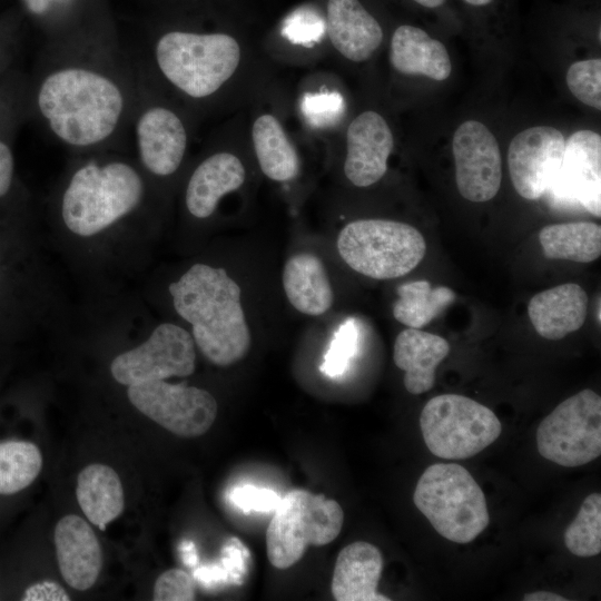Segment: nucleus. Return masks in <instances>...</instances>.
Segmentation results:
<instances>
[{
	"instance_id": "nucleus-6",
	"label": "nucleus",
	"mask_w": 601,
	"mask_h": 601,
	"mask_svg": "<svg viewBox=\"0 0 601 601\" xmlns=\"http://www.w3.org/2000/svg\"><path fill=\"white\" fill-rule=\"evenodd\" d=\"M337 250L355 272L375 279H392L412 272L426 253L415 227L387 219L348 223L337 238Z\"/></svg>"
},
{
	"instance_id": "nucleus-30",
	"label": "nucleus",
	"mask_w": 601,
	"mask_h": 601,
	"mask_svg": "<svg viewBox=\"0 0 601 601\" xmlns=\"http://www.w3.org/2000/svg\"><path fill=\"white\" fill-rule=\"evenodd\" d=\"M564 544L574 555L590 558L601 552V494L587 496L564 532Z\"/></svg>"
},
{
	"instance_id": "nucleus-16",
	"label": "nucleus",
	"mask_w": 601,
	"mask_h": 601,
	"mask_svg": "<svg viewBox=\"0 0 601 601\" xmlns=\"http://www.w3.org/2000/svg\"><path fill=\"white\" fill-rule=\"evenodd\" d=\"M135 135L139 157L154 175L169 176L180 166L187 147L186 128L170 109L152 106L137 118Z\"/></svg>"
},
{
	"instance_id": "nucleus-36",
	"label": "nucleus",
	"mask_w": 601,
	"mask_h": 601,
	"mask_svg": "<svg viewBox=\"0 0 601 601\" xmlns=\"http://www.w3.org/2000/svg\"><path fill=\"white\" fill-rule=\"evenodd\" d=\"M229 501L245 513L252 511H274L280 496L270 489L258 487L252 484L237 485L228 495Z\"/></svg>"
},
{
	"instance_id": "nucleus-17",
	"label": "nucleus",
	"mask_w": 601,
	"mask_h": 601,
	"mask_svg": "<svg viewBox=\"0 0 601 601\" xmlns=\"http://www.w3.org/2000/svg\"><path fill=\"white\" fill-rule=\"evenodd\" d=\"M55 545L63 580L76 590L91 588L102 565L101 546L92 528L81 516L66 515L55 528Z\"/></svg>"
},
{
	"instance_id": "nucleus-37",
	"label": "nucleus",
	"mask_w": 601,
	"mask_h": 601,
	"mask_svg": "<svg viewBox=\"0 0 601 601\" xmlns=\"http://www.w3.org/2000/svg\"><path fill=\"white\" fill-rule=\"evenodd\" d=\"M303 112L316 126L334 122L343 109V100L337 92L308 95L303 101Z\"/></svg>"
},
{
	"instance_id": "nucleus-5",
	"label": "nucleus",
	"mask_w": 601,
	"mask_h": 601,
	"mask_svg": "<svg viewBox=\"0 0 601 601\" xmlns=\"http://www.w3.org/2000/svg\"><path fill=\"white\" fill-rule=\"evenodd\" d=\"M155 59L164 77L193 98L216 92L236 71L240 48L226 33L170 31L155 47Z\"/></svg>"
},
{
	"instance_id": "nucleus-40",
	"label": "nucleus",
	"mask_w": 601,
	"mask_h": 601,
	"mask_svg": "<svg viewBox=\"0 0 601 601\" xmlns=\"http://www.w3.org/2000/svg\"><path fill=\"white\" fill-rule=\"evenodd\" d=\"M523 600L525 601H566L568 599L553 592L536 591V592L524 594Z\"/></svg>"
},
{
	"instance_id": "nucleus-20",
	"label": "nucleus",
	"mask_w": 601,
	"mask_h": 601,
	"mask_svg": "<svg viewBox=\"0 0 601 601\" xmlns=\"http://www.w3.org/2000/svg\"><path fill=\"white\" fill-rule=\"evenodd\" d=\"M528 314L540 336L561 339L584 324L588 296L575 283L561 284L535 294L529 302Z\"/></svg>"
},
{
	"instance_id": "nucleus-33",
	"label": "nucleus",
	"mask_w": 601,
	"mask_h": 601,
	"mask_svg": "<svg viewBox=\"0 0 601 601\" xmlns=\"http://www.w3.org/2000/svg\"><path fill=\"white\" fill-rule=\"evenodd\" d=\"M358 347V327L354 319L344 322L335 333L321 371L329 377L343 375Z\"/></svg>"
},
{
	"instance_id": "nucleus-35",
	"label": "nucleus",
	"mask_w": 601,
	"mask_h": 601,
	"mask_svg": "<svg viewBox=\"0 0 601 601\" xmlns=\"http://www.w3.org/2000/svg\"><path fill=\"white\" fill-rule=\"evenodd\" d=\"M156 601H190L195 599L194 579L184 570L170 569L161 573L154 585Z\"/></svg>"
},
{
	"instance_id": "nucleus-26",
	"label": "nucleus",
	"mask_w": 601,
	"mask_h": 601,
	"mask_svg": "<svg viewBox=\"0 0 601 601\" xmlns=\"http://www.w3.org/2000/svg\"><path fill=\"white\" fill-rule=\"evenodd\" d=\"M252 137L262 171L272 180L287 181L299 173V158L278 119L269 114L259 116Z\"/></svg>"
},
{
	"instance_id": "nucleus-39",
	"label": "nucleus",
	"mask_w": 601,
	"mask_h": 601,
	"mask_svg": "<svg viewBox=\"0 0 601 601\" xmlns=\"http://www.w3.org/2000/svg\"><path fill=\"white\" fill-rule=\"evenodd\" d=\"M13 156L7 144L0 140V197L4 196L12 183Z\"/></svg>"
},
{
	"instance_id": "nucleus-3",
	"label": "nucleus",
	"mask_w": 601,
	"mask_h": 601,
	"mask_svg": "<svg viewBox=\"0 0 601 601\" xmlns=\"http://www.w3.org/2000/svg\"><path fill=\"white\" fill-rule=\"evenodd\" d=\"M144 184L128 164L90 161L72 175L62 197L66 226L79 236H92L134 210Z\"/></svg>"
},
{
	"instance_id": "nucleus-31",
	"label": "nucleus",
	"mask_w": 601,
	"mask_h": 601,
	"mask_svg": "<svg viewBox=\"0 0 601 601\" xmlns=\"http://www.w3.org/2000/svg\"><path fill=\"white\" fill-rule=\"evenodd\" d=\"M248 551L242 542L231 538L223 548L221 566L210 565L195 571L194 577L206 585L227 581L240 583L246 573Z\"/></svg>"
},
{
	"instance_id": "nucleus-44",
	"label": "nucleus",
	"mask_w": 601,
	"mask_h": 601,
	"mask_svg": "<svg viewBox=\"0 0 601 601\" xmlns=\"http://www.w3.org/2000/svg\"><path fill=\"white\" fill-rule=\"evenodd\" d=\"M463 3L472 7V8H486L491 6L495 0H462Z\"/></svg>"
},
{
	"instance_id": "nucleus-42",
	"label": "nucleus",
	"mask_w": 601,
	"mask_h": 601,
	"mask_svg": "<svg viewBox=\"0 0 601 601\" xmlns=\"http://www.w3.org/2000/svg\"><path fill=\"white\" fill-rule=\"evenodd\" d=\"M422 8L434 10L443 7L447 0H412Z\"/></svg>"
},
{
	"instance_id": "nucleus-23",
	"label": "nucleus",
	"mask_w": 601,
	"mask_h": 601,
	"mask_svg": "<svg viewBox=\"0 0 601 601\" xmlns=\"http://www.w3.org/2000/svg\"><path fill=\"white\" fill-rule=\"evenodd\" d=\"M390 61L404 75H421L442 81L449 78L452 63L444 45L425 30L402 24L391 39Z\"/></svg>"
},
{
	"instance_id": "nucleus-14",
	"label": "nucleus",
	"mask_w": 601,
	"mask_h": 601,
	"mask_svg": "<svg viewBox=\"0 0 601 601\" xmlns=\"http://www.w3.org/2000/svg\"><path fill=\"white\" fill-rule=\"evenodd\" d=\"M554 200L577 204L601 216V137L589 129L565 140L559 173L549 190Z\"/></svg>"
},
{
	"instance_id": "nucleus-2",
	"label": "nucleus",
	"mask_w": 601,
	"mask_h": 601,
	"mask_svg": "<svg viewBox=\"0 0 601 601\" xmlns=\"http://www.w3.org/2000/svg\"><path fill=\"white\" fill-rule=\"evenodd\" d=\"M178 315L193 328V338L213 364L228 366L250 347V332L240 303V287L224 268L193 265L169 285Z\"/></svg>"
},
{
	"instance_id": "nucleus-32",
	"label": "nucleus",
	"mask_w": 601,
	"mask_h": 601,
	"mask_svg": "<svg viewBox=\"0 0 601 601\" xmlns=\"http://www.w3.org/2000/svg\"><path fill=\"white\" fill-rule=\"evenodd\" d=\"M566 85L572 95L590 107L601 109V59L572 63L566 71Z\"/></svg>"
},
{
	"instance_id": "nucleus-4",
	"label": "nucleus",
	"mask_w": 601,
	"mask_h": 601,
	"mask_svg": "<svg viewBox=\"0 0 601 601\" xmlns=\"http://www.w3.org/2000/svg\"><path fill=\"white\" fill-rule=\"evenodd\" d=\"M413 501L443 538L469 543L489 525L483 491L471 473L456 463H435L417 481Z\"/></svg>"
},
{
	"instance_id": "nucleus-13",
	"label": "nucleus",
	"mask_w": 601,
	"mask_h": 601,
	"mask_svg": "<svg viewBox=\"0 0 601 601\" xmlns=\"http://www.w3.org/2000/svg\"><path fill=\"white\" fill-rule=\"evenodd\" d=\"M564 148L562 132L549 126L530 127L512 139L508 166L521 197L534 200L549 190L561 167Z\"/></svg>"
},
{
	"instance_id": "nucleus-25",
	"label": "nucleus",
	"mask_w": 601,
	"mask_h": 601,
	"mask_svg": "<svg viewBox=\"0 0 601 601\" xmlns=\"http://www.w3.org/2000/svg\"><path fill=\"white\" fill-rule=\"evenodd\" d=\"M76 495L86 518L100 530L124 511L121 481L117 472L105 464L93 463L81 470Z\"/></svg>"
},
{
	"instance_id": "nucleus-29",
	"label": "nucleus",
	"mask_w": 601,
	"mask_h": 601,
	"mask_svg": "<svg viewBox=\"0 0 601 601\" xmlns=\"http://www.w3.org/2000/svg\"><path fill=\"white\" fill-rule=\"evenodd\" d=\"M42 467L40 450L26 441L0 443V494H14L28 487Z\"/></svg>"
},
{
	"instance_id": "nucleus-10",
	"label": "nucleus",
	"mask_w": 601,
	"mask_h": 601,
	"mask_svg": "<svg viewBox=\"0 0 601 601\" xmlns=\"http://www.w3.org/2000/svg\"><path fill=\"white\" fill-rule=\"evenodd\" d=\"M127 395L140 413L178 436L205 434L217 416L215 397L185 383L144 382L129 385Z\"/></svg>"
},
{
	"instance_id": "nucleus-18",
	"label": "nucleus",
	"mask_w": 601,
	"mask_h": 601,
	"mask_svg": "<svg viewBox=\"0 0 601 601\" xmlns=\"http://www.w3.org/2000/svg\"><path fill=\"white\" fill-rule=\"evenodd\" d=\"M326 29L333 47L346 59H370L383 40L380 22L359 0H328Z\"/></svg>"
},
{
	"instance_id": "nucleus-19",
	"label": "nucleus",
	"mask_w": 601,
	"mask_h": 601,
	"mask_svg": "<svg viewBox=\"0 0 601 601\" xmlns=\"http://www.w3.org/2000/svg\"><path fill=\"white\" fill-rule=\"evenodd\" d=\"M383 570L381 551L372 543L357 541L346 545L337 555L332 593L337 601H390L377 593Z\"/></svg>"
},
{
	"instance_id": "nucleus-15",
	"label": "nucleus",
	"mask_w": 601,
	"mask_h": 601,
	"mask_svg": "<svg viewBox=\"0 0 601 601\" xmlns=\"http://www.w3.org/2000/svg\"><path fill=\"white\" fill-rule=\"evenodd\" d=\"M394 139L386 120L376 111L359 114L346 132L344 173L357 187L377 183L386 173Z\"/></svg>"
},
{
	"instance_id": "nucleus-12",
	"label": "nucleus",
	"mask_w": 601,
	"mask_h": 601,
	"mask_svg": "<svg viewBox=\"0 0 601 601\" xmlns=\"http://www.w3.org/2000/svg\"><path fill=\"white\" fill-rule=\"evenodd\" d=\"M452 151L461 196L473 203L492 199L501 186L502 167L491 130L477 120L462 122L453 135Z\"/></svg>"
},
{
	"instance_id": "nucleus-8",
	"label": "nucleus",
	"mask_w": 601,
	"mask_h": 601,
	"mask_svg": "<svg viewBox=\"0 0 601 601\" xmlns=\"http://www.w3.org/2000/svg\"><path fill=\"white\" fill-rule=\"evenodd\" d=\"M420 426L430 452L445 460H464L483 451L501 434L492 410L459 394L431 398L420 415Z\"/></svg>"
},
{
	"instance_id": "nucleus-22",
	"label": "nucleus",
	"mask_w": 601,
	"mask_h": 601,
	"mask_svg": "<svg viewBox=\"0 0 601 601\" xmlns=\"http://www.w3.org/2000/svg\"><path fill=\"white\" fill-rule=\"evenodd\" d=\"M240 159L229 152H217L206 158L193 173L186 189V206L197 218H207L220 198L238 189L245 181Z\"/></svg>"
},
{
	"instance_id": "nucleus-9",
	"label": "nucleus",
	"mask_w": 601,
	"mask_h": 601,
	"mask_svg": "<svg viewBox=\"0 0 601 601\" xmlns=\"http://www.w3.org/2000/svg\"><path fill=\"white\" fill-rule=\"evenodd\" d=\"M542 457L566 467L584 465L601 454V397L582 390L561 402L536 430Z\"/></svg>"
},
{
	"instance_id": "nucleus-7",
	"label": "nucleus",
	"mask_w": 601,
	"mask_h": 601,
	"mask_svg": "<svg viewBox=\"0 0 601 601\" xmlns=\"http://www.w3.org/2000/svg\"><path fill=\"white\" fill-rule=\"evenodd\" d=\"M344 512L335 500L305 490H293L274 509L266 531L272 565L288 569L302 559L308 545H325L339 534Z\"/></svg>"
},
{
	"instance_id": "nucleus-43",
	"label": "nucleus",
	"mask_w": 601,
	"mask_h": 601,
	"mask_svg": "<svg viewBox=\"0 0 601 601\" xmlns=\"http://www.w3.org/2000/svg\"><path fill=\"white\" fill-rule=\"evenodd\" d=\"M30 10L35 12H41L48 8L51 0H24Z\"/></svg>"
},
{
	"instance_id": "nucleus-34",
	"label": "nucleus",
	"mask_w": 601,
	"mask_h": 601,
	"mask_svg": "<svg viewBox=\"0 0 601 601\" xmlns=\"http://www.w3.org/2000/svg\"><path fill=\"white\" fill-rule=\"evenodd\" d=\"M325 27L316 11L299 8L285 19L282 32L294 43L311 46L322 38Z\"/></svg>"
},
{
	"instance_id": "nucleus-41",
	"label": "nucleus",
	"mask_w": 601,
	"mask_h": 601,
	"mask_svg": "<svg viewBox=\"0 0 601 601\" xmlns=\"http://www.w3.org/2000/svg\"><path fill=\"white\" fill-rule=\"evenodd\" d=\"M184 563L193 566L197 563V553L193 542H184L180 546Z\"/></svg>"
},
{
	"instance_id": "nucleus-11",
	"label": "nucleus",
	"mask_w": 601,
	"mask_h": 601,
	"mask_svg": "<svg viewBox=\"0 0 601 601\" xmlns=\"http://www.w3.org/2000/svg\"><path fill=\"white\" fill-rule=\"evenodd\" d=\"M195 347L190 334L174 324L157 326L141 345L114 358L112 377L129 386L174 376H189L195 371Z\"/></svg>"
},
{
	"instance_id": "nucleus-24",
	"label": "nucleus",
	"mask_w": 601,
	"mask_h": 601,
	"mask_svg": "<svg viewBox=\"0 0 601 601\" xmlns=\"http://www.w3.org/2000/svg\"><path fill=\"white\" fill-rule=\"evenodd\" d=\"M282 279L287 299L298 312L318 316L331 308L333 289L325 266L317 256L302 253L289 257Z\"/></svg>"
},
{
	"instance_id": "nucleus-21",
	"label": "nucleus",
	"mask_w": 601,
	"mask_h": 601,
	"mask_svg": "<svg viewBox=\"0 0 601 601\" xmlns=\"http://www.w3.org/2000/svg\"><path fill=\"white\" fill-rule=\"evenodd\" d=\"M449 352L447 341L439 335L412 327L402 331L394 343L393 359L405 372L406 391L414 395L430 391L435 371Z\"/></svg>"
},
{
	"instance_id": "nucleus-27",
	"label": "nucleus",
	"mask_w": 601,
	"mask_h": 601,
	"mask_svg": "<svg viewBox=\"0 0 601 601\" xmlns=\"http://www.w3.org/2000/svg\"><path fill=\"white\" fill-rule=\"evenodd\" d=\"M539 240L549 259L591 263L601 254V227L591 221L548 225L540 230Z\"/></svg>"
},
{
	"instance_id": "nucleus-38",
	"label": "nucleus",
	"mask_w": 601,
	"mask_h": 601,
	"mask_svg": "<svg viewBox=\"0 0 601 601\" xmlns=\"http://www.w3.org/2000/svg\"><path fill=\"white\" fill-rule=\"evenodd\" d=\"M70 598L65 589L52 581H43L29 587L23 595V601H68Z\"/></svg>"
},
{
	"instance_id": "nucleus-28",
	"label": "nucleus",
	"mask_w": 601,
	"mask_h": 601,
	"mask_svg": "<svg viewBox=\"0 0 601 601\" xmlns=\"http://www.w3.org/2000/svg\"><path fill=\"white\" fill-rule=\"evenodd\" d=\"M398 298L393 305V316L403 325L421 328L435 318L455 299L446 286L431 287L427 280H414L397 287Z\"/></svg>"
},
{
	"instance_id": "nucleus-1",
	"label": "nucleus",
	"mask_w": 601,
	"mask_h": 601,
	"mask_svg": "<svg viewBox=\"0 0 601 601\" xmlns=\"http://www.w3.org/2000/svg\"><path fill=\"white\" fill-rule=\"evenodd\" d=\"M38 109L50 131L73 147L101 144L119 127L126 98L119 83L89 66L50 71L37 93Z\"/></svg>"
}]
</instances>
